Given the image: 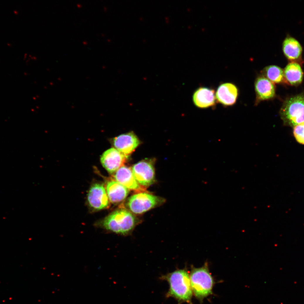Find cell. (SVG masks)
<instances>
[{
    "label": "cell",
    "mask_w": 304,
    "mask_h": 304,
    "mask_svg": "<svg viewBox=\"0 0 304 304\" xmlns=\"http://www.w3.org/2000/svg\"><path fill=\"white\" fill-rule=\"evenodd\" d=\"M283 50L285 55L289 60H297L302 55L303 49L297 40L292 37H287L283 43Z\"/></svg>",
    "instance_id": "2e32d148"
},
{
    "label": "cell",
    "mask_w": 304,
    "mask_h": 304,
    "mask_svg": "<svg viewBox=\"0 0 304 304\" xmlns=\"http://www.w3.org/2000/svg\"><path fill=\"white\" fill-rule=\"evenodd\" d=\"M114 177L116 181L128 189L138 191L144 190L143 188L135 178L132 169L129 167L125 166L121 167L116 171Z\"/></svg>",
    "instance_id": "4fadbf2b"
},
{
    "label": "cell",
    "mask_w": 304,
    "mask_h": 304,
    "mask_svg": "<svg viewBox=\"0 0 304 304\" xmlns=\"http://www.w3.org/2000/svg\"><path fill=\"white\" fill-rule=\"evenodd\" d=\"M169 285V289L166 294V298H173L178 304L186 303L193 304V293L190 275L186 269H179L161 277Z\"/></svg>",
    "instance_id": "6da1fadb"
},
{
    "label": "cell",
    "mask_w": 304,
    "mask_h": 304,
    "mask_svg": "<svg viewBox=\"0 0 304 304\" xmlns=\"http://www.w3.org/2000/svg\"><path fill=\"white\" fill-rule=\"evenodd\" d=\"M262 75L268 79L272 83H280L284 79V72L281 68L271 65L266 67L262 71Z\"/></svg>",
    "instance_id": "e0dca14e"
},
{
    "label": "cell",
    "mask_w": 304,
    "mask_h": 304,
    "mask_svg": "<svg viewBox=\"0 0 304 304\" xmlns=\"http://www.w3.org/2000/svg\"><path fill=\"white\" fill-rule=\"evenodd\" d=\"M293 128V134L297 141L304 145V123L297 125Z\"/></svg>",
    "instance_id": "ac0fdd59"
},
{
    "label": "cell",
    "mask_w": 304,
    "mask_h": 304,
    "mask_svg": "<svg viewBox=\"0 0 304 304\" xmlns=\"http://www.w3.org/2000/svg\"><path fill=\"white\" fill-rule=\"evenodd\" d=\"M192 98L194 105L201 109L213 107L216 101L214 90L207 87H200L196 89Z\"/></svg>",
    "instance_id": "7c38bea8"
},
{
    "label": "cell",
    "mask_w": 304,
    "mask_h": 304,
    "mask_svg": "<svg viewBox=\"0 0 304 304\" xmlns=\"http://www.w3.org/2000/svg\"><path fill=\"white\" fill-rule=\"evenodd\" d=\"M113 144L117 150L128 157L138 147L140 141L134 133L130 132L114 138Z\"/></svg>",
    "instance_id": "8fae6325"
},
{
    "label": "cell",
    "mask_w": 304,
    "mask_h": 304,
    "mask_svg": "<svg viewBox=\"0 0 304 304\" xmlns=\"http://www.w3.org/2000/svg\"><path fill=\"white\" fill-rule=\"evenodd\" d=\"M256 95V104L273 98L276 95V88L272 81L263 75L259 76L254 83Z\"/></svg>",
    "instance_id": "30bf717a"
},
{
    "label": "cell",
    "mask_w": 304,
    "mask_h": 304,
    "mask_svg": "<svg viewBox=\"0 0 304 304\" xmlns=\"http://www.w3.org/2000/svg\"><path fill=\"white\" fill-rule=\"evenodd\" d=\"M238 95L237 87L230 82H226L220 85L215 93L217 101L226 106H232L235 104Z\"/></svg>",
    "instance_id": "9c48e42d"
},
{
    "label": "cell",
    "mask_w": 304,
    "mask_h": 304,
    "mask_svg": "<svg viewBox=\"0 0 304 304\" xmlns=\"http://www.w3.org/2000/svg\"><path fill=\"white\" fill-rule=\"evenodd\" d=\"M162 198L146 192L133 195L128 198L127 205L131 212L142 214L163 203Z\"/></svg>",
    "instance_id": "5b68a950"
},
{
    "label": "cell",
    "mask_w": 304,
    "mask_h": 304,
    "mask_svg": "<svg viewBox=\"0 0 304 304\" xmlns=\"http://www.w3.org/2000/svg\"><path fill=\"white\" fill-rule=\"evenodd\" d=\"M280 116L284 124L294 127L304 123V95L288 98L280 110Z\"/></svg>",
    "instance_id": "277c9868"
},
{
    "label": "cell",
    "mask_w": 304,
    "mask_h": 304,
    "mask_svg": "<svg viewBox=\"0 0 304 304\" xmlns=\"http://www.w3.org/2000/svg\"><path fill=\"white\" fill-rule=\"evenodd\" d=\"M284 79L288 84L292 85H300L303 78V73L300 64L291 62L284 69Z\"/></svg>",
    "instance_id": "9a60e30c"
},
{
    "label": "cell",
    "mask_w": 304,
    "mask_h": 304,
    "mask_svg": "<svg viewBox=\"0 0 304 304\" xmlns=\"http://www.w3.org/2000/svg\"><path fill=\"white\" fill-rule=\"evenodd\" d=\"M137 223L136 217L130 211L121 208L106 217L103 225L106 230L113 232L126 235L135 228Z\"/></svg>",
    "instance_id": "3957f363"
},
{
    "label": "cell",
    "mask_w": 304,
    "mask_h": 304,
    "mask_svg": "<svg viewBox=\"0 0 304 304\" xmlns=\"http://www.w3.org/2000/svg\"><path fill=\"white\" fill-rule=\"evenodd\" d=\"M190 278L193 293L202 304L205 298L213 294L215 284L208 264L200 268H193Z\"/></svg>",
    "instance_id": "7a4b0ae2"
},
{
    "label": "cell",
    "mask_w": 304,
    "mask_h": 304,
    "mask_svg": "<svg viewBox=\"0 0 304 304\" xmlns=\"http://www.w3.org/2000/svg\"><path fill=\"white\" fill-rule=\"evenodd\" d=\"M128 157L116 149L111 148L103 152L101 158V162L108 172L113 174L123 166Z\"/></svg>",
    "instance_id": "ba28073f"
},
{
    "label": "cell",
    "mask_w": 304,
    "mask_h": 304,
    "mask_svg": "<svg viewBox=\"0 0 304 304\" xmlns=\"http://www.w3.org/2000/svg\"><path fill=\"white\" fill-rule=\"evenodd\" d=\"M88 201L89 206L94 210H100L108 208L109 198L103 185L95 184L91 187L88 193Z\"/></svg>",
    "instance_id": "52a82bcc"
},
{
    "label": "cell",
    "mask_w": 304,
    "mask_h": 304,
    "mask_svg": "<svg viewBox=\"0 0 304 304\" xmlns=\"http://www.w3.org/2000/svg\"><path fill=\"white\" fill-rule=\"evenodd\" d=\"M106 191L110 202L118 204L123 202L129 193V190L116 180L107 183Z\"/></svg>",
    "instance_id": "5bb4252c"
},
{
    "label": "cell",
    "mask_w": 304,
    "mask_h": 304,
    "mask_svg": "<svg viewBox=\"0 0 304 304\" xmlns=\"http://www.w3.org/2000/svg\"><path fill=\"white\" fill-rule=\"evenodd\" d=\"M132 170L141 186L146 187L155 182V169L151 160L145 159L139 162L133 166Z\"/></svg>",
    "instance_id": "8992f818"
}]
</instances>
